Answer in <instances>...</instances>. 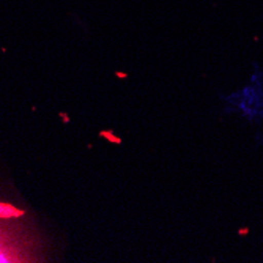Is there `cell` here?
<instances>
[{"mask_svg":"<svg viewBox=\"0 0 263 263\" xmlns=\"http://www.w3.org/2000/svg\"><path fill=\"white\" fill-rule=\"evenodd\" d=\"M0 261H29L27 255L16 248L11 236L2 233V230H0Z\"/></svg>","mask_w":263,"mask_h":263,"instance_id":"cell-1","label":"cell"},{"mask_svg":"<svg viewBox=\"0 0 263 263\" xmlns=\"http://www.w3.org/2000/svg\"><path fill=\"white\" fill-rule=\"evenodd\" d=\"M103 136H104V137H107L110 142H115V143H120V142H122V139L115 137V136H114V133H103Z\"/></svg>","mask_w":263,"mask_h":263,"instance_id":"cell-2","label":"cell"},{"mask_svg":"<svg viewBox=\"0 0 263 263\" xmlns=\"http://www.w3.org/2000/svg\"><path fill=\"white\" fill-rule=\"evenodd\" d=\"M248 232H249L248 229H241V230H240V232H238V233H240V235H246Z\"/></svg>","mask_w":263,"mask_h":263,"instance_id":"cell-3","label":"cell"}]
</instances>
